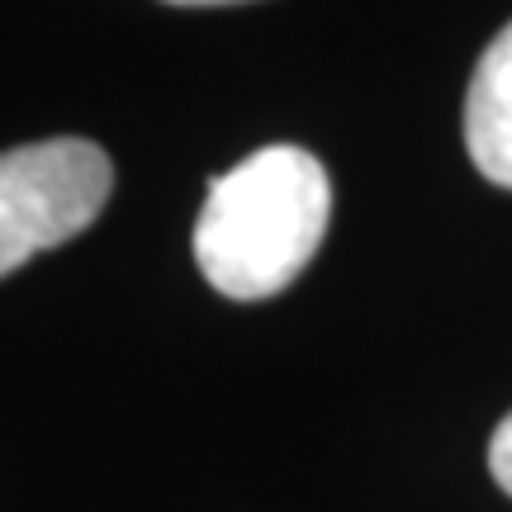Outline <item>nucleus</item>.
<instances>
[{
  "label": "nucleus",
  "mask_w": 512,
  "mask_h": 512,
  "mask_svg": "<svg viewBox=\"0 0 512 512\" xmlns=\"http://www.w3.org/2000/svg\"><path fill=\"white\" fill-rule=\"evenodd\" d=\"M332 185L304 147H261L209 181L195 261L228 299H271L304 271L328 233Z\"/></svg>",
  "instance_id": "nucleus-1"
},
{
  "label": "nucleus",
  "mask_w": 512,
  "mask_h": 512,
  "mask_svg": "<svg viewBox=\"0 0 512 512\" xmlns=\"http://www.w3.org/2000/svg\"><path fill=\"white\" fill-rule=\"evenodd\" d=\"M114 190V166L91 138H43L0 152V275L86 233Z\"/></svg>",
  "instance_id": "nucleus-2"
},
{
  "label": "nucleus",
  "mask_w": 512,
  "mask_h": 512,
  "mask_svg": "<svg viewBox=\"0 0 512 512\" xmlns=\"http://www.w3.org/2000/svg\"><path fill=\"white\" fill-rule=\"evenodd\" d=\"M465 147L484 181L512 190V24L484 48L470 76Z\"/></svg>",
  "instance_id": "nucleus-3"
},
{
  "label": "nucleus",
  "mask_w": 512,
  "mask_h": 512,
  "mask_svg": "<svg viewBox=\"0 0 512 512\" xmlns=\"http://www.w3.org/2000/svg\"><path fill=\"white\" fill-rule=\"evenodd\" d=\"M489 470H494L498 489H503V494H512V413L498 422L494 441H489Z\"/></svg>",
  "instance_id": "nucleus-4"
},
{
  "label": "nucleus",
  "mask_w": 512,
  "mask_h": 512,
  "mask_svg": "<svg viewBox=\"0 0 512 512\" xmlns=\"http://www.w3.org/2000/svg\"><path fill=\"white\" fill-rule=\"evenodd\" d=\"M166 5H242V0H166Z\"/></svg>",
  "instance_id": "nucleus-5"
}]
</instances>
